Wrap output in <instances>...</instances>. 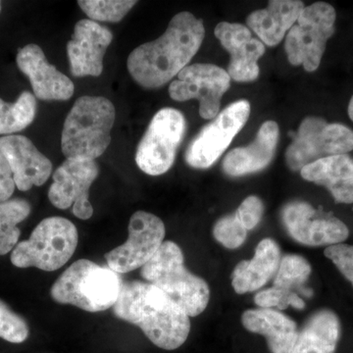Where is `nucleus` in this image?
Listing matches in <instances>:
<instances>
[{"mask_svg": "<svg viewBox=\"0 0 353 353\" xmlns=\"http://www.w3.org/2000/svg\"><path fill=\"white\" fill-rule=\"evenodd\" d=\"M204 36L201 19L187 11L176 14L160 38L132 51L127 61L132 78L145 88L163 87L188 66Z\"/></svg>", "mask_w": 353, "mask_h": 353, "instance_id": "f257e3e1", "label": "nucleus"}, {"mask_svg": "<svg viewBox=\"0 0 353 353\" xmlns=\"http://www.w3.org/2000/svg\"><path fill=\"white\" fill-rule=\"evenodd\" d=\"M113 313L139 327L153 345L162 350H176L189 338L190 316L163 290L150 283H123Z\"/></svg>", "mask_w": 353, "mask_h": 353, "instance_id": "f03ea898", "label": "nucleus"}, {"mask_svg": "<svg viewBox=\"0 0 353 353\" xmlns=\"http://www.w3.org/2000/svg\"><path fill=\"white\" fill-rule=\"evenodd\" d=\"M116 111L105 97H80L64 122L61 150L67 159L95 160L111 143Z\"/></svg>", "mask_w": 353, "mask_h": 353, "instance_id": "7ed1b4c3", "label": "nucleus"}, {"mask_svg": "<svg viewBox=\"0 0 353 353\" xmlns=\"http://www.w3.org/2000/svg\"><path fill=\"white\" fill-rule=\"evenodd\" d=\"M122 281L108 267L80 259L67 268L52 285L55 303L73 305L87 312H102L114 307L119 299Z\"/></svg>", "mask_w": 353, "mask_h": 353, "instance_id": "20e7f679", "label": "nucleus"}, {"mask_svg": "<svg viewBox=\"0 0 353 353\" xmlns=\"http://www.w3.org/2000/svg\"><path fill=\"white\" fill-rule=\"evenodd\" d=\"M141 275L182 306L190 317L201 314L208 307L210 301L208 283L185 268L182 250L173 241H164L141 268Z\"/></svg>", "mask_w": 353, "mask_h": 353, "instance_id": "39448f33", "label": "nucleus"}, {"mask_svg": "<svg viewBox=\"0 0 353 353\" xmlns=\"http://www.w3.org/2000/svg\"><path fill=\"white\" fill-rule=\"evenodd\" d=\"M78 243V230L71 221L63 217L46 218L34 228L29 240L15 246L11 262L18 268L57 271L71 259Z\"/></svg>", "mask_w": 353, "mask_h": 353, "instance_id": "423d86ee", "label": "nucleus"}, {"mask_svg": "<svg viewBox=\"0 0 353 353\" xmlns=\"http://www.w3.org/2000/svg\"><path fill=\"white\" fill-rule=\"evenodd\" d=\"M336 10L326 2L304 7L285 38V50L290 63L314 72L321 63L327 41L333 37Z\"/></svg>", "mask_w": 353, "mask_h": 353, "instance_id": "0eeeda50", "label": "nucleus"}, {"mask_svg": "<svg viewBox=\"0 0 353 353\" xmlns=\"http://www.w3.org/2000/svg\"><path fill=\"white\" fill-rule=\"evenodd\" d=\"M353 150V131L339 123L309 116L301 122L296 136L285 152L290 170L301 171L322 158L347 154Z\"/></svg>", "mask_w": 353, "mask_h": 353, "instance_id": "6e6552de", "label": "nucleus"}, {"mask_svg": "<svg viewBox=\"0 0 353 353\" xmlns=\"http://www.w3.org/2000/svg\"><path fill=\"white\" fill-rule=\"evenodd\" d=\"M185 128L187 123L180 111L170 108L158 111L139 141L136 154L139 168L150 176L163 175L170 170Z\"/></svg>", "mask_w": 353, "mask_h": 353, "instance_id": "1a4fd4ad", "label": "nucleus"}, {"mask_svg": "<svg viewBox=\"0 0 353 353\" xmlns=\"http://www.w3.org/2000/svg\"><path fill=\"white\" fill-rule=\"evenodd\" d=\"M250 114V103L243 99L225 108L192 139L185 152L187 163L196 169L212 166L245 127Z\"/></svg>", "mask_w": 353, "mask_h": 353, "instance_id": "9d476101", "label": "nucleus"}, {"mask_svg": "<svg viewBox=\"0 0 353 353\" xmlns=\"http://www.w3.org/2000/svg\"><path fill=\"white\" fill-rule=\"evenodd\" d=\"M165 234L166 229L159 217L137 211L130 219L128 240L105 254L108 268L118 274L143 268L163 245Z\"/></svg>", "mask_w": 353, "mask_h": 353, "instance_id": "9b49d317", "label": "nucleus"}, {"mask_svg": "<svg viewBox=\"0 0 353 353\" xmlns=\"http://www.w3.org/2000/svg\"><path fill=\"white\" fill-rule=\"evenodd\" d=\"M231 85L226 70L213 64L197 63L185 67L171 83L169 94L176 101L197 99L203 119H214L219 114L221 99Z\"/></svg>", "mask_w": 353, "mask_h": 353, "instance_id": "f8f14e48", "label": "nucleus"}, {"mask_svg": "<svg viewBox=\"0 0 353 353\" xmlns=\"http://www.w3.org/2000/svg\"><path fill=\"white\" fill-rule=\"evenodd\" d=\"M99 174L94 160L66 159L53 174V183L48 199L59 209L73 206V213L81 220H88L94 214L90 202V189Z\"/></svg>", "mask_w": 353, "mask_h": 353, "instance_id": "ddd939ff", "label": "nucleus"}, {"mask_svg": "<svg viewBox=\"0 0 353 353\" xmlns=\"http://www.w3.org/2000/svg\"><path fill=\"white\" fill-rule=\"evenodd\" d=\"M282 219L290 236L304 245H338L350 236L348 228L343 221L318 210L307 202L292 201L285 204Z\"/></svg>", "mask_w": 353, "mask_h": 353, "instance_id": "4468645a", "label": "nucleus"}, {"mask_svg": "<svg viewBox=\"0 0 353 353\" xmlns=\"http://www.w3.org/2000/svg\"><path fill=\"white\" fill-rule=\"evenodd\" d=\"M215 37L231 55L228 65L230 78L236 82H253L259 76V60L263 57L265 46L253 39L246 26L221 22L216 26Z\"/></svg>", "mask_w": 353, "mask_h": 353, "instance_id": "2eb2a0df", "label": "nucleus"}, {"mask_svg": "<svg viewBox=\"0 0 353 353\" xmlns=\"http://www.w3.org/2000/svg\"><path fill=\"white\" fill-rule=\"evenodd\" d=\"M112 39V32L108 28L92 20L79 21L73 38L67 43L73 76H101L103 71L104 55Z\"/></svg>", "mask_w": 353, "mask_h": 353, "instance_id": "dca6fc26", "label": "nucleus"}, {"mask_svg": "<svg viewBox=\"0 0 353 353\" xmlns=\"http://www.w3.org/2000/svg\"><path fill=\"white\" fill-rule=\"evenodd\" d=\"M20 71L29 78L34 97L41 101H68L75 92L68 77L48 63L43 50L34 43L21 48L17 54Z\"/></svg>", "mask_w": 353, "mask_h": 353, "instance_id": "f3484780", "label": "nucleus"}, {"mask_svg": "<svg viewBox=\"0 0 353 353\" xmlns=\"http://www.w3.org/2000/svg\"><path fill=\"white\" fill-rule=\"evenodd\" d=\"M0 150L6 155L16 188L21 192H27L34 185L41 187L50 178L52 163L26 137H2Z\"/></svg>", "mask_w": 353, "mask_h": 353, "instance_id": "a211bd4d", "label": "nucleus"}, {"mask_svg": "<svg viewBox=\"0 0 353 353\" xmlns=\"http://www.w3.org/2000/svg\"><path fill=\"white\" fill-rule=\"evenodd\" d=\"M280 129L274 121H266L260 127L252 145L231 150L223 162L227 175L241 176L266 168L273 160L277 148Z\"/></svg>", "mask_w": 353, "mask_h": 353, "instance_id": "6ab92c4d", "label": "nucleus"}, {"mask_svg": "<svg viewBox=\"0 0 353 353\" xmlns=\"http://www.w3.org/2000/svg\"><path fill=\"white\" fill-rule=\"evenodd\" d=\"M241 324L250 333L265 336L272 353L292 352L299 338L296 323L276 309H248L241 316Z\"/></svg>", "mask_w": 353, "mask_h": 353, "instance_id": "aec40b11", "label": "nucleus"}, {"mask_svg": "<svg viewBox=\"0 0 353 353\" xmlns=\"http://www.w3.org/2000/svg\"><path fill=\"white\" fill-rule=\"evenodd\" d=\"M280 246L272 239L260 241L254 256L236 265L232 276V285L238 294L255 292L264 287L277 274L280 266Z\"/></svg>", "mask_w": 353, "mask_h": 353, "instance_id": "412c9836", "label": "nucleus"}, {"mask_svg": "<svg viewBox=\"0 0 353 353\" xmlns=\"http://www.w3.org/2000/svg\"><path fill=\"white\" fill-rule=\"evenodd\" d=\"M301 175L327 188L336 203H353V158L347 154L322 158L306 165Z\"/></svg>", "mask_w": 353, "mask_h": 353, "instance_id": "4be33fe9", "label": "nucleus"}, {"mask_svg": "<svg viewBox=\"0 0 353 353\" xmlns=\"http://www.w3.org/2000/svg\"><path fill=\"white\" fill-rule=\"evenodd\" d=\"M304 3L299 0H272L268 6L250 14L246 23L268 46H278L303 12Z\"/></svg>", "mask_w": 353, "mask_h": 353, "instance_id": "5701e85b", "label": "nucleus"}, {"mask_svg": "<svg viewBox=\"0 0 353 353\" xmlns=\"http://www.w3.org/2000/svg\"><path fill=\"white\" fill-rule=\"evenodd\" d=\"M341 336L338 316L320 310L309 318L290 353H334Z\"/></svg>", "mask_w": 353, "mask_h": 353, "instance_id": "b1692460", "label": "nucleus"}, {"mask_svg": "<svg viewBox=\"0 0 353 353\" xmlns=\"http://www.w3.org/2000/svg\"><path fill=\"white\" fill-rule=\"evenodd\" d=\"M31 204L26 199H13L0 202V255L12 252L19 241L17 225L31 214Z\"/></svg>", "mask_w": 353, "mask_h": 353, "instance_id": "393cba45", "label": "nucleus"}, {"mask_svg": "<svg viewBox=\"0 0 353 353\" xmlns=\"http://www.w3.org/2000/svg\"><path fill=\"white\" fill-rule=\"evenodd\" d=\"M37 99L30 92L21 94L14 103L0 99V134L11 136L29 127L36 117Z\"/></svg>", "mask_w": 353, "mask_h": 353, "instance_id": "a878e982", "label": "nucleus"}, {"mask_svg": "<svg viewBox=\"0 0 353 353\" xmlns=\"http://www.w3.org/2000/svg\"><path fill=\"white\" fill-rule=\"evenodd\" d=\"M311 274L307 260L301 255L287 254L282 256L277 274L274 277V287L292 290L303 285Z\"/></svg>", "mask_w": 353, "mask_h": 353, "instance_id": "bb28decb", "label": "nucleus"}, {"mask_svg": "<svg viewBox=\"0 0 353 353\" xmlns=\"http://www.w3.org/2000/svg\"><path fill=\"white\" fill-rule=\"evenodd\" d=\"M138 1L127 0H81V9L92 20L102 22H120Z\"/></svg>", "mask_w": 353, "mask_h": 353, "instance_id": "cd10ccee", "label": "nucleus"}, {"mask_svg": "<svg viewBox=\"0 0 353 353\" xmlns=\"http://www.w3.org/2000/svg\"><path fill=\"white\" fill-rule=\"evenodd\" d=\"M215 240L229 250H236L245 243L248 230L236 214L225 216L218 220L213 228Z\"/></svg>", "mask_w": 353, "mask_h": 353, "instance_id": "c85d7f7f", "label": "nucleus"}, {"mask_svg": "<svg viewBox=\"0 0 353 353\" xmlns=\"http://www.w3.org/2000/svg\"><path fill=\"white\" fill-rule=\"evenodd\" d=\"M29 334V326L24 318L0 301V338L11 343H22Z\"/></svg>", "mask_w": 353, "mask_h": 353, "instance_id": "c756f323", "label": "nucleus"}, {"mask_svg": "<svg viewBox=\"0 0 353 353\" xmlns=\"http://www.w3.org/2000/svg\"><path fill=\"white\" fill-rule=\"evenodd\" d=\"M254 303L259 308H277L278 310H285L289 306L299 310L305 308L303 299L296 292L275 287L261 290L255 294Z\"/></svg>", "mask_w": 353, "mask_h": 353, "instance_id": "7c9ffc66", "label": "nucleus"}, {"mask_svg": "<svg viewBox=\"0 0 353 353\" xmlns=\"http://www.w3.org/2000/svg\"><path fill=\"white\" fill-rule=\"evenodd\" d=\"M324 253L353 285V245L338 243L328 246Z\"/></svg>", "mask_w": 353, "mask_h": 353, "instance_id": "2f4dec72", "label": "nucleus"}, {"mask_svg": "<svg viewBox=\"0 0 353 353\" xmlns=\"http://www.w3.org/2000/svg\"><path fill=\"white\" fill-rule=\"evenodd\" d=\"M263 213L264 204L261 199L255 196H250L241 202L234 214L243 226L250 231L259 224L263 217Z\"/></svg>", "mask_w": 353, "mask_h": 353, "instance_id": "473e14b6", "label": "nucleus"}, {"mask_svg": "<svg viewBox=\"0 0 353 353\" xmlns=\"http://www.w3.org/2000/svg\"><path fill=\"white\" fill-rule=\"evenodd\" d=\"M12 171L6 155L0 150V202L10 199L15 190Z\"/></svg>", "mask_w": 353, "mask_h": 353, "instance_id": "72a5a7b5", "label": "nucleus"}, {"mask_svg": "<svg viewBox=\"0 0 353 353\" xmlns=\"http://www.w3.org/2000/svg\"><path fill=\"white\" fill-rule=\"evenodd\" d=\"M347 112L350 119L353 121V95L352 99H350V104H348Z\"/></svg>", "mask_w": 353, "mask_h": 353, "instance_id": "f704fd0d", "label": "nucleus"}, {"mask_svg": "<svg viewBox=\"0 0 353 353\" xmlns=\"http://www.w3.org/2000/svg\"><path fill=\"white\" fill-rule=\"evenodd\" d=\"M0 11H1V2H0Z\"/></svg>", "mask_w": 353, "mask_h": 353, "instance_id": "c9c22d12", "label": "nucleus"}]
</instances>
